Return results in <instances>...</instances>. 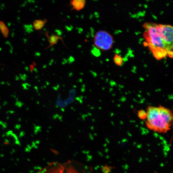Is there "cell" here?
Masks as SVG:
<instances>
[{"instance_id":"1","label":"cell","mask_w":173,"mask_h":173,"mask_svg":"<svg viewBox=\"0 0 173 173\" xmlns=\"http://www.w3.org/2000/svg\"><path fill=\"white\" fill-rule=\"evenodd\" d=\"M146 111V124L147 128L159 133H166L170 130L173 121L171 110L160 105L149 106Z\"/></svg>"},{"instance_id":"2","label":"cell","mask_w":173,"mask_h":173,"mask_svg":"<svg viewBox=\"0 0 173 173\" xmlns=\"http://www.w3.org/2000/svg\"><path fill=\"white\" fill-rule=\"evenodd\" d=\"M145 37L152 50L159 49L169 52L161 38L158 25L149 28L145 34Z\"/></svg>"},{"instance_id":"3","label":"cell","mask_w":173,"mask_h":173,"mask_svg":"<svg viewBox=\"0 0 173 173\" xmlns=\"http://www.w3.org/2000/svg\"><path fill=\"white\" fill-rule=\"evenodd\" d=\"M95 45L100 49L107 50L112 46V37L107 32L100 31L97 32L94 38Z\"/></svg>"},{"instance_id":"4","label":"cell","mask_w":173,"mask_h":173,"mask_svg":"<svg viewBox=\"0 0 173 173\" xmlns=\"http://www.w3.org/2000/svg\"><path fill=\"white\" fill-rule=\"evenodd\" d=\"M161 38L170 52L173 48V27L168 25H158Z\"/></svg>"},{"instance_id":"5","label":"cell","mask_w":173,"mask_h":173,"mask_svg":"<svg viewBox=\"0 0 173 173\" xmlns=\"http://www.w3.org/2000/svg\"><path fill=\"white\" fill-rule=\"evenodd\" d=\"M70 4L72 9L79 11L84 7L85 0H70Z\"/></svg>"},{"instance_id":"6","label":"cell","mask_w":173,"mask_h":173,"mask_svg":"<svg viewBox=\"0 0 173 173\" xmlns=\"http://www.w3.org/2000/svg\"><path fill=\"white\" fill-rule=\"evenodd\" d=\"M45 35H46L47 39H48L49 42V46L47 47V48H49L50 47H52L53 45H55L57 43L59 40H62L63 42L62 38H61V37H59V36L54 35H53L49 36L48 32H46Z\"/></svg>"},{"instance_id":"7","label":"cell","mask_w":173,"mask_h":173,"mask_svg":"<svg viewBox=\"0 0 173 173\" xmlns=\"http://www.w3.org/2000/svg\"><path fill=\"white\" fill-rule=\"evenodd\" d=\"M154 57L157 60H161L166 56L168 52L167 51L162 49H154L152 50Z\"/></svg>"},{"instance_id":"8","label":"cell","mask_w":173,"mask_h":173,"mask_svg":"<svg viewBox=\"0 0 173 173\" xmlns=\"http://www.w3.org/2000/svg\"><path fill=\"white\" fill-rule=\"evenodd\" d=\"M47 20H36L33 22V26L35 29L38 31L41 29L47 22Z\"/></svg>"},{"instance_id":"9","label":"cell","mask_w":173,"mask_h":173,"mask_svg":"<svg viewBox=\"0 0 173 173\" xmlns=\"http://www.w3.org/2000/svg\"><path fill=\"white\" fill-rule=\"evenodd\" d=\"M138 116L140 119L142 120L146 119L147 116V111L143 110H140L138 111Z\"/></svg>"},{"instance_id":"10","label":"cell","mask_w":173,"mask_h":173,"mask_svg":"<svg viewBox=\"0 0 173 173\" xmlns=\"http://www.w3.org/2000/svg\"><path fill=\"white\" fill-rule=\"evenodd\" d=\"M114 61L116 64L118 66H121L123 63V60L121 57H119V56L116 55L114 59Z\"/></svg>"},{"instance_id":"11","label":"cell","mask_w":173,"mask_h":173,"mask_svg":"<svg viewBox=\"0 0 173 173\" xmlns=\"http://www.w3.org/2000/svg\"><path fill=\"white\" fill-rule=\"evenodd\" d=\"M35 133L37 134H38V132H40L41 131V127L39 126H35Z\"/></svg>"},{"instance_id":"12","label":"cell","mask_w":173,"mask_h":173,"mask_svg":"<svg viewBox=\"0 0 173 173\" xmlns=\"http://www.w3.org/2000/svg\"><path fill=\"white\" fill-rule=\"evenodd\" d=\"M23 103L21 102H18L17 101L16 103V105H17V107H21L23 105Z\"/></svg>"},{"instance_id":"13","label":"cell","mask_w":173,"mask_h":173,"mask_svg":"<svg viewBox=\"0 0 173 173\" xmlns=\"http://www.w3.org/2000/svg\"><path fill=\"white\" fill-rule=\"evenodd\" d=\"M25 135V133L24 132H21L20 133V137H22L24 136Z\"/></svg>"},{"instance_id":"14","label":"cell","mask_w":173,"mask_h":173,"mask_svg":"<svg viewBox=\"0 0 173 173\" xmlns=\"http://www.w3.org/2000/svg\"><path fill=\"white\" fill-rule=\"evenodd\" d=\"M21 126L20 125H16L15 127V128L17 129V130L21 128Z\"/></svg>"},{"instance_id":"15","label":"cell","mask_w":173,"mask_h":173,"mask_svg":"<svg viewBox=\"0 0 173 173\" xmlns=\"http://www.w3.org/2000/svg\"><path fill=\"white\" fill-rule=\"evenodd\" d=\"M12 133H13L12 131H9V132H8L7 133H6V134L7 135L9 136L10 135H11V134H12Z\"/></svg>"},{"instance_id":"16","label":"cell","mask_w":173,"mask_h":173,"mask_svg":"<svg viewBox=\"0 0 173 173\" xmlns=\"http://www.w3.org/2000/svg\"><path fill=\"white\" fill-rule=\"evenodd\" d=\"M5 143L6 144H8L9 143V140H8L7 139H5Z\"/></svg>"},{"instance_id":"17","label":"cell","mask_w":173,"mask_h":173,"mask_svg":"<svg viewBox=\"0 0 173 173\" xmlns=\"http://www.w3.org/2000/svg\"><path fill=\"white\" fill-rule=\"evenodd\" d=\"M9 117H8V118H7V119H9Z\"/></svg>"}]
</instances>
